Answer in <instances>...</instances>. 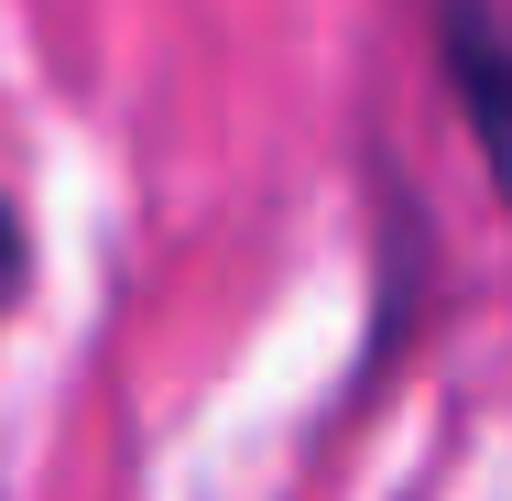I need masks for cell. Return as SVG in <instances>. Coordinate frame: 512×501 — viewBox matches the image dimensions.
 Wrapping results in <instances>:
<instances>
[{
	"instance_id": "cell-1",
	"label": "cell",
	"mask_w": 512,
	"mask_h": 501,
	"mask_svg": "<svg viewBox=\"0 0 512 501\" xmlns=\"http://www.w3.org/2000/svg\"><path fill=\"white\" fill-rule=\"evenodd\" d=\"M436 55H447V88H458L469 131H480V164H491V186L512 207V22L491 0H447L436 11Z\"/></svg>"
},
{
	"instance_id": "cell-2",
	"label": "cell",
	"mask_w": 512,
	"mask_h": 501,
	"mask_svg": "<svg viewBox=\"0 0 512 501\" xmlns=\"http://www.w3.org/2000/svg\"><path fill=\"white\" fill-rule=\"evenodd\" d=\"M22 305V218H11V197H0V316Z\"/></svg>"
}]
</instances>
